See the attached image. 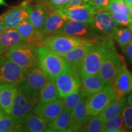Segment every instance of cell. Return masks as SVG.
Returning a JSON list of instances; mask_svg holds the SVG:
<instances>
[{
  "instance_id": "cell-1",
  "label": "cell",
  "mask_w": 132,
  "mask_h": 132,
  "mask_svg": "<svg viewBox=\"0 0 132 132\" xmlns=\"http://www.w3.org/2000/svg\"><path fill=\"white\" fill-rule=\"evenodd\" d=\"M39 102V94L27 84L16 86V95L11 114L16 124L24 122L29 113L33 111Z\"/></svg>"
},
{
  "instance_id": "cell-2",
  "label": "cell",
  "mask_w": 132,
  "mask_h": 132,
  "mask_svg": "<svg viewBox=\"0 0 132 132\" xmlns=\"http://www.w3.org/2000/svg\"><path fill=\"white\" fill-rule=\"evenodd\" d=\"M111 38L108 37L98 42L97 47L82 59L79 67L81 77L98 73L100 67L108 54L116 49Z\"/></svg>"
},
{
  "instance_id": "cell-3",
  "label": "cell",
  "mask_w": 132,
  "mask_h": 132,
  "mask_svg": "<svg viewBox=\"0 0 132 132\" xmlns=\"http://www.w3.org/2000/svg\"><path fill=\"white\" fill-rule=\"evenodd\" d=\"M39 65L50 78L54 79L65 71L73 68L61 55L44 45L36 48Z\"/></svg>"
},
{
  "instance_id": "cell-4",
  "label": "cell",
  "mask_w": 132,
  "mask_h": 132,
  "mask_svg": "<svg viewBox=\"0 0 132 132\" xmlns=\"http://www.w3.org/2000/svg\"><path fill=\"white\" fill-rule=\"evenodd\" d=\"M98 42L97 39L79 37L63 34H52L43 37L40 45H44L59 54L70 52L83 44Z\"/></svg>"
},
{
  "instance_id": "cell-5",
  "label": "cell",
  "mask_w": 132,
  "mask_h": 132,
  "mask_svg": "<svg viewBox=\"0 0 132 132\" xmlns=\"http://www.w3.org/2000/svg\"><path fill=\"white\" fill-rule=\"evenodd\" d=\"M36 48L34 46L23 42L11 48L4 56L26 70L39 65Z\"/></svg>"
},
{
  "instance_id": "cell-6",
  "label": "cell",
  "mask_w": 132,
  "mask_h": 132,
  "mask_svg": "<svg viewBox=\"0 0 132 132\" xmlns=\"http://www.w3.org/2000/svg\"><path fill=\"white\" fill-rule=\"evenodd\" d=\"M0 82L16 86L26 82L25 70L3 54H0Z\"/></svg>"
},
{
  "instance_id": "cell-7",
  "label": "cell",
  "mask_w": 132,
  "mask_h": 132,
  "mask_svg": "<svg viewBox=\"0 0 132 132\" xmlns=\"http://www.w3.org/2000/svg\"><path fill=\"white\" fill-rule=\"evenodd\" d=\"M116 98L110 85H106L100 91L87 96L86 108L88 116L98 115Z\"/></svg>"
},
{
  "instance_id": "cell-8",
  "label": "cell",
  "mask_w": 132,
  "mask_h": 132,
  "mask_svg": "<svg viewBox=\"0 0 132 132\" xmlns=\"http://www.w3.org/2000/svg\"><path fill=\"white\" fill-rule=\"evenodd\" d=\"M59 98H62L80 89L81 80L77 69L72 68L62 72L54 78Z\"/></svg>"
},
{
  "instance_id": "cell-9",
  "label": "cell",
  "mask_w": 132,
  "mask_h": 132,
  "mask_svg": "<svg viewBox=\"0 0 132 132\" xmlns=\"http://www.w3.org/2000/svg\"><path fill=\"white\" fill-rule=\"evenodd\" d=\"M124 63L123 57L116 52V49L113 50L104 60L99 70L98 75L107 85H111Z\"/></svg>"
},
{
  "instance_id": "cell-10",
  "label": "cell",
  "mask_w": 132,
  "mask_h": 132,
  "mask_svg": "<svg viewBox=\"0 0 132 132\" xmlns=\"http://www.w3.org/2000/svg\"><path fill=\"white\" fill-rule=\"evenodd\" d=\"M66 20H73L91 23L96 11L89 3L77 5L56 11Z\"/></svg>"
},
{
  "instance_id": "cell-11",
  "label": "cell",
  "mask_w": 132,
  "mask_h": 132,
  "mask_svg": "<svg viewBox=\"0 0 132 132\" xmlns=\"http://www.w3.org/2000/svg\"><path fill=\"white\" fill-rule=\"evenodd\" d=\"M90 24L94 30L107 37H113L116 31L119 28L118 24L114 21L110 13L106 10L95 12Z\"/></svg>"
},
{
  "instance_id": "cell-12",
  "label": "cell",
  "mask_w": 132,
  "mask_h": 132,
  "mask_svg": "<svg viewBox=\"0 0 132 132\" xmlns=\"http://www.w3.org/2000/svg\"><path fill=\"white\" fill-rule=\"evenodd\" d=\"M56 34H63L90 39L98 38L91 24L73 20H65L62 28Z\"/></svg>"
},
{
  "instance_id": "cell-13",
  "label": "cell",
  "mask_w": 132,
  "mask_h": 132,
  "mask_svg": "<svg viewBox=\"0 0 132 132\" xmlns=\"http://www.w3.org/2000/svg\"><path fill=\"white\" fill-rule=\"evenodd\" d=\"M29 0H25L19 6L12 8L3 14V22L4 30L15 29L23 20L28 18L30 6Z\"/></svg>"
},
{
  "instance_id": "cell-14",
  "label": "cell",
  "mask_w": 132,
  "mask_h": 132,
  "mask_svg": "<svg viewBox=\"0 0 132 132\" xmlns=\"http://www.w3.org/2000/svg\"><path fill=\"white\" fill-rule=\"evenodd\" d=\"M110 85L116 97H124L132 92V73L125 62Z\"/></svg>"
},
{
  "instance_id": "cell-15",
  "label": "cell",
  "mask_w": 132,
  "mask_h": 132,
  "mask_svg": "<svg viewBox=\"0 0 132 132\" xmlns=\"http://www.w3.org/2000/svg\"><path fill=\"white\" fill-rule=\"evenodd\" d=\"M64 108L63 103L60 98L47 103L38 102L32 112L48 123L56 118Z\"/></svg>"
},
{
  "instance_id": "cell-16",
  "label": "cell",
  "mask_w": 132,
  "mask_h": 132,
  "mask_svg": "<svg viewBox=\"0 0 132 132\" xmlns=\"http://www.w3.org/2000/svg\"><path fill=\"white\" fill-rule=\"evenodd\" d=\"M98 42H99L87 43V44L76 47L75 48L66 53L60 54V55L64 57V59L73 68L77 70V69H79V67L82 59L97 47Z\"/></svg>"
},
{
  "instance_id": "cell-17",
  "label": "cell",
  "mask_w": 132,
  "mask_h": 132,
  "mask_svg": "<svg viewBox=\"0 0 132 132\" xmlns=\"http://www.w3.org/2000/svg\"><path fill=\"white\" fill-rule=\"evenodd\" d=\"M25 76L26 83L38 94L50 78L39 65L25 70Z\"/></svg>"
},
{
  "instance_id": "cell-18",
  "label": "cell",
  "mask_w": 132,
  "mask_h": 132,
  "mask_svg": "<svg viewBox=\"0 0 132 132\" xmlns=\"http://www.w3.org/2000/svg\"><path fill=\"white\" fill-rule=\"evenodd\" d=\"M86 97L81 99L71 111L70 132L80 131L89 118L86 108Z\"/></svg>"
},
{
  "instance_id": "cell-19",
  "label": "cell",
  "mask_w": 132,
  "mask_h": 132,
  "mask_svg": "<svg viewBox=\"0 0 132 132\" xmlns=\"http://www.w3.org/2000/svg\"><path fill=\"white\" fill-rule=\"evenodd\" d=\"M65 20L59 13L56 12H48L39 34L42 38L47 36L56 34L62 28Z\"/></svg>"
},
{
  "instance_id": "cell-20",
  "label": "cell",
  "mask_w": 132,
  "mask_h": 132,
  "mask_svg": "<svg viewBox=\"0 0 132 132\" xmlns=\"http://www.w3.org/2000/svg\"><path fill=\"white\" fill-rule=\"evenodd\" d=\"M16 86L7 82H0V108L10 114L16 95Z\"/></svg>"
},
{
  "instance_id": "cell-21",
  "label": "cell",
  "mask_w": 132,
  "mask_h": 132,
  "mask_svg": "<svg viewBox=\"0 0 132 132\" xmlns=\"http://www.w3.org/2000/svg\"><path fill=\"white\" fill-rule=\"evenodd\" d=\"M15 29L24 42L34 47H37L40 45L43 38L36 32L28 18L23 20Z\"/></svg>"
},
{
  "instance_id": "cell-22",
  "label": "cell",
  "mask_w": 132,
  "mask_h": 132,
  "mask_svg": "<svg viewBox=\"0 0 132 132\" xmlns=\"http://www.w3.org/2000/svg\"><path fill=\"white\" fill-rule=\"evenodd\" d=\"M80 89L87 97L98 92L107 85L98 74L81 77Z\"/></svg>"
},
{
  "instance_id": "cell-23",
  "label": "cell",
  "mask_w": 132,
  "mask_h": 132,
  "mask_svg": "<svg viewBox=\"0 0 132 132\" xmlns=\"http://www.w3.org/2000/svg\"><path fill=\"white\" fill-rule=\"evenodd\" d=\"M48 11L42 3H38L34 6H30L28 19L36 32L39 34L46 18ZM40 35V34H39Z\"/></svg>"
},
{
  "instance_id": "cell-24",
  "label": "cell",
  "mask_w": 132,
  "mask_h": 132,
  "mask_svg": "<svg viewBox=\"0 0 132 132\" xmlns=\"http://www.w3.org/2000/svg\"><path fill=\"white\" fill-rule=\"evenodd\" d=\"M71 112L64 108L56 118L48 123L46 131L70 132Z\"/></svg>"
},
{
  "instance_id": "cell-25",
  "label": "cell",
  "mask_w": 132,
  "mask_h": 132,
  "mask_svg": "<svg viewBox=\"0 0 132 132\" xmlns=\"http://www.w3.org/2000/svg\"><path fill=\"white\" fill-rule=\"evenodd\" d=\"M23 42L16 29L4 30L0 35V54H4L11 48Z\"/></svg>"
},
{
  "instance_id": "cell-26",
  "label": "cell",
  "mask_w": 132,
  "mask_h": 132,
  "mask_svg": "<svg viewBox=\"0 0 132 132\" xmlns=\"http://www.w3.org/2000/svg\"><path fill=\"white\" fill-rule=\"evenodd\" d=\"M126 105V97H116L98 115L104 122H106L114 117L121 114Z\"/></svg>"
},
{
  "instance_id": "cell-27",
  "label": "cell",
  "mask_w": 132,
  "mask_h": 132,
  "mask_svg": "<svg viewBox=\"0 0 132 132\" xmlns=\"http://www.w3.org/2000/svg\"><path fill=\"white\" fill-rule=\"evenodd\" d=\"M48 122L33 112L29 113L23 123L22 131H46Z\"/></svg>"
},
{
  "instance_id": "cell-28",
  "label": "cell",
  "mask_w": 132,
  "mask_h": 132,
  "mask_svg": "<svg viewBox=\"0 0 132 132\" xmlns=\"http://www.w3.org/2000/svg\"><path fill=\"white\" fill-rule=\"evenodd\" d=\"M58 99L60 98L58 96L54 80L50 78L47 83L39 92V102L47 103Z\"/></svg>"
},
{
  "instance_id": "cell-29",
  "label": "cell",
  "mask_w": 132,
  "mask_h": 132,
  "mask_svg": "<svg viewBox=\"0 0 132 132\" xmlns=\"http://www.w3.org/2000/svg\"><path fill=\"white\" fill-rule=\"evenodd\" d=\"M105 123L98 116H89L86 122L81 128L80 131L103 132Z\"/></svg>"
},
{
  "instance_id": "cell-30",
  "label": "cell",
  "mask_w": 132,
  "mask_h": 132,
  "mask_svg": "<svg viewBox=\"0 0 132 132\" xmlns=\"http://www.w3.org/2000/svg\"><path fill=\"white\" fill-rule=\"evenodd\" d=\"M121 114H119L105 123L104 132H123L128 131Z\"/></svg>"
},
{
  "instance_id": "cell-31",
  "label": "cell",
  "mask_w": 132,
  "mask_h": 132,
  "mask_svg": "<svg viewBox=\"0 0 132 132\" xmlns=\"http://www.w3.org/2000/svg\"><path fill=\"white\" fill-rule=\"evenodd\" d=\"M85 97H86V95L82 92L81 89H80L77 92L70 94L64 97V98H61V100H62L64 108L71 112L76 104L78 103L81 99Z\"/></svg>"
},
{
  "instance_id": "cell-32",
  "label": "cell",
  "mask_w": 132,
  "mask_h": 132,
  "mask_svg": "<svg viewBox=\"0 0 132 132\" xmlns=\"http://www.w3.org/2000/svg\"><path fill=\"white\" fill-rule=\"evenodd\" d=\"M113 37L122 48L131 41L132 31L129 28H118L114 34Z\"/></svg>"
},
{
  "instance_id": "cell-33",
  "label": "cell",
  "mask_w": 132,
  "mask_h": 132,
  "mask_svg": "<svg viewBox=\"0 0 132 132\" xmlns=\"http://www.w3.org/2000/svg\"><path fill=\"white\" fill-rule=\"evenodd\" d=\"M48 12H56L68 7V0H41Z\"/></svg>"
},
{
  "instance_id": "cell-34",
  "label": "cell",
  "mask_w": 132,
  "mask_h": 132,
  "mask_svg": "<svg viewBox=\"0 0 132 132\" xmlns=\"http://www.w3.org/2000/svg\"><path fill=\"white\" fill-rule=\"evenodd\" d=\"M106 11L108 12H120L131 15L130 9L125 4L124 1H111L106 7Z\"/></svg>"
},
{
  "instance_id": "cell-35",
  "label": "cell",
  "mask_w": 132,
  "mask_h": 132,
  "mask_svg": "<svg viewBox=\"0 0 132 132\" xmlns=\"http://www.w3.org/2000/svg\"><path fill=\"white\" fill-rule=\"evenodd\" d=\"M16 123L11 114L4 113L0 118V132L12 131Z\"/></svg>"
},
{
  "instance_id": "cell-36",
  "label": "cell",
  "mask_w": 132,
  "mask_h": 132,
  "mask_svg": "<svg viewBox=\"0 0 132 132\" xmlns=\"http://www.w3.org/2000/svg\"><path fill=\"white\" fill-rule=\"evenodd\" d=\"M110 13L114 21L119 25L128 26L132 23V17L131 15L120 12H110Z\"/></svg>"
},
{
  "instance_id": "cell-37",
  "label": "cell",
  "mask_w": 132,
  "mask_h": 132,
  "mask_svg": "<svg viewBox=\"0 0 132 132\" xmlns=\"http://www.w3.org/2000/svg\"><path fill=\"white\" fill-rule=\"evenodd\" d=\"M124 123L127 128L132 131V106L125 105L122 112Z\"/></svg>"
},
{
  "instance_id": "cell-38",
  "label": "cell",
  "mask_w": 132,
  "mask_h": 132,
  "mask_svg": "<svg viewBox=\"0 0 132 132\" xmlns=\"http://www.w3.org/2000/svg\"><path fill=\"white\" fill-rule=\"evenodd\" d=\"M111 2V0H89V4L94 8L96 12L100 11L106 10V7Z\"/></svg>"
},
{
  "instance_id": "cell-39",
  "label": "cell",
  "mask_w": 132,
  "mask_h": 132,
  "mask_svg": "<svg viewBox=\"0 0 132 132\" xmlns=\"http://www.w3.org/2000/svg\"><path fill=\"white\" fill-rule=\"evenodd\" d=\"M122 51L127 56L130 57V59H132V41L125 47H122Z\"/></svg>"
},
{
  "instance_id": "cell-40",
  "label": "cell",
  "mask_w": 132,
  "mask_h": 132,
  "mask_svg": "<svg viewBox=\"0 0 132 132\" xmlns=\"http://www.w3.org/2000/svg\"><path fill=\"white\" fill-rule=\"evenodd\" d=\"M84 4L82 0H68V7Z\"/></svg>"
},
{
  "instance_id": "cell-41",
  "label": "cell",
  "mask_w": 132,
  "mask_h": 132,
  "mask_svg": "<svg viewBox=\"0 0 132 132\" xmlns=\"http://www.w3.org/2000/svg\"><path fill=\"white\" fill-rule=\"evenodd\" d=\"M126 105L132 106V92L129 94L127 97H126Z\"/></svg>"
},
{
  "instance_id": "cell-42",
  "label": "cell",
  "mask_w": 132,
  "mask_h": 132,
  "mask_svg": "<svg viewBox=\"0 0 132 132\" xmlns=\"http://www.w3.org/2000/svg\"><path fill=\"white\" fill-rule=\"evenodd\" d=\"M3 15L0 16V35L2 34L3 31H4V24H3Z\"/></svg>"
},
{
  "instance_id": "cell-43",
  "label": "cell",
  "mask_w": 132,
  "mask_h": 132,
  "mask_svg": "<svg viewBox=\"0 0 132 132\" xmlns=\"http://www.w3.org/2000/svg\"><path fill=\"white\" fill-rule=\"evenodd\" d=\"M124 2L130 9L132 7V0H124Z\"/></svg>"
},
{
  "instance_id": "cell-44",
  "label": "cell",
  "mask_w": 132,
  "mask_h": 132,
  "mask_svg": "<svg viewBox=\"0 0 132 132\" xmlns=\"http://www.w3.org/2000/svg\"><path fill=\"white\" fill-rule=\"evenodd\" d=\"M0 6H7L4 0H0Z\"/></svg>"
},
{
  "instance_id": "cell-45",
  "label": "cell",
  "mask_w": 132,
  "mask_h": 132,
  "mask_svg": "<svg viewBox=\"0 0 132 132\" xmlns=\"http://www.w3.org/2000/svg\"><path fill=\"white\" fill-rule=\"evenodd\" d=\"M4 113H5V112L4 111H3V110H1V108H0V118H1V117L3 116V115L4 114Z\"/></svg>"
},
{
  "instance_id": "cell-46",
  "label": "cell",
  "mask_w": 132,
  "mask_h": 132,
  "mask_svg": "<svg viewBox=\"0 0 132 132\" xmlns=\"http://www.w3.org/2000/svg\"><path fill=\"white\" fill-rule=\"evenodd\" d=\"M128 28H129L130 30H131V31H132V23L130 24H129V25H128Z\"/></svg>"
},
{
  "instance_id": "cell-47",
  "label": "cell",
  "mask_w": 132,
  "mask_h": 132,
  "mask_svg": "<svg viewBox=\"0 0 132 132\" xmlns=\"http://www.w3.org/2000/svg\"><path fill=\"white\" fill-rule=\"evenodd\" d=\"M83 1V3H88V1H89V0H82Z\"/></svg>"
},
{
  "instance_id": "cell-48",
  "label": "cell",
  "mask_w": 132,
  "mask_h": 132,
  "mask_svg": "<svg viewBox=\"0 0 132 132\" xmlns=\"http://www.w3.org/2000/svg\"><path fill=\"white\" fill-rule=\"evenodd\" d=\"M124 1V0H111V1Z\"/></svg>"
},
{
  "instance_id": "cell-49",
  "label": "cell",
  "mask_w": 132,
  "mask_h": 132,
  "mask_svg": "<svg viewBox=\"0 0 132 132\" xmlns=\"http://www.w3.org/2000/svg\"><path fill=\"white\" fill-rule=\"evenodd\" d=\"M130 12H131V16L132 17V7L130 8Z\"/></svg>"
},
{
  "instance_id": "cell-50",
  "label": "cell",
  "mask_w": 132,
  "mask_h": 132,
  "mask_svg": "<svg viewBox=\"0 0 132 132\" xmlns=\"http://www.w3.org/2000/svg\"><path fill=\"white\" fill-rule=\"evenodd\" d=\"M131 61H132V59H131Z\"/></svg>"
},
{
  "instance_id": "cell-51",
  "label": "cell",
  "mask_w": 132,
  "mask_h": 132,
  "mask_svg": "<svg viewBox=\"0 0 132 132\" xmlns=\"http://www.w3.org/2000/svg\"><path fill=\"white\" fill-rule=\"evenodd\" d=\"M131 41H132V39H131Z\"/></svg>"
}]
</instances>
